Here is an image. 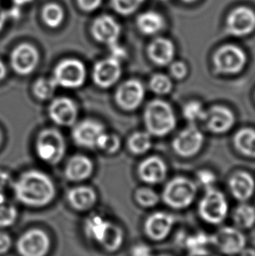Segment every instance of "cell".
Returning a JSON list of instances; mask_svg holds the SVG:
<instances>
[{
    "label": "cell",
    "instance_id": "obj_1",
    "mask_svg": "<svg viewBox=\"0 0 255 256\" xmlns=\"http://www.w3.org/2000/svg\"><path fill=\"white\" fill-rule=\"evenodd\" d=\"M14 188L18 200L35 208L49 204L56 194L54 184L50 176L35 170L23 173L14 183Z\"/></svg>",
    "mask_w": 255,
    "mask_h": 256
},
{
    "label": "cell",
    "instance_id": "obj_2",
    "mask_svg": "<svg viewBox=\"0 0 255 256\" xmlns=\"http://www.w3.org/2000/svg\"><path fill=\"white\" fill-rule=\"evenodd\" d=\"M144 124L150 135L164 136L176 126V116L172 107L162 100H153L145 108Z\"/></svg>",
    "mask_w": 255,
    "mask_h": 256
},
{
    "label": "cell",
    "instance_id": "obj_3",
    "mask_svg": "<svg viewBox=\"0 0 255 256\" xmlns=\"http://www.w3.org/2000/svg\"><path fill=\"white\" fill-rule=\"evenodd\" d=\"M35 149L42 161L49 164H57L65 155V139L58 130L45 128L36 139Z\"/></svg>",
    "mask_w": 255,
    "mask_h": 256
},
{
    "label": "cell",
    "instance_id": "obj_4",
    "mask_svg": "<svg viewBox=\"0 0 255 256\" xmlns=\"http://www.w3.org/2000/svg\"><path fill=\"white\" fill-rule=\"evenodd\" d=\"M196 194V186L193 181L178 176L166 184L162 192V200L170 208L183 209L192 203Z\"/></svg>",
    "mask_w": 255,
    "mask_h": 256
},
{
    "label": "cell",
    "instance_id": "obj_5",
    "mask_svg": "<svg viewBox=\"0 0 255 256\" xmlns=\"http://www.w3.org/2000/svg\"><path fill=\"white\" fill-rule=\"evenodd\" d=\"M228 203L224 194L214 188L206 190L198 204V212L204 222L218 225L228 217Z\"/></svg>",
    "mask_w": 255,
    "mask_h": 256
},
{
    "label": "cell",
    "instance_id": "obj_6",
    "mask_svg": "<svg viewBox=\"0 0 255 256\" xmlns=\"http://www.w3.org/2000/svg\"><path fill=\"white\" fill-rule=\"evenodd\" d=\"M214 63L218 73L235 74L245 68L246 54L238 46L228 44L220 46L214 54Z\"/></svg>",
    "mask_w": 255,
    "mask_h": 256
},
{
    "label": "cell",
    "instance_id": "obj_7",
    "mask_svg": "<svg viewBox=\"0 0 255 256\" xmlns=\"http://www.w3.org/2000/svg\"><path fill=\"white\" fill-rule=\"evenodd\" d=\"M86 68L80 60L65 59L56 66L54 80L58 86L66 88H78L86 80Z\"/></svg>",
    "mask_w": 255,
    "mask_h": 256
},
{
    "label": "cell",
    "instance_id": "obj_8",
    "mask_svg": "<svg viewBox=\"0 0 255 256\" xmlns=\"http://www.w3.org/2000/svg\"><path fill=\"white\" fill-rule=\"evenodd\" d=\"M210 244L223 254L236 256L245 248L246 239L238 228L224 226L210 236Z\"/></svg>",
    "mask_w": 255,
    "mask_h": 256
},
{
    "label": "cell",
    "instance_id": "obj_9",
    "mask_svg": "<svg viewBox=\"0 0 255 256\" xmlns=\"http://www.w3.org/2000/svg\"><path fill=\"white\" fill-rule=\"evenodd\" d=\"M226 31L234 37H246L255 31V12L248 6L232 10L226 20Z\"/></svg>",
    "mask_w": 255,
    "mask_h": 256
},
{
    "label": "cell",
    "instance_id": "obj_10",
    "mask_svg": "<svg viewBox=\"0 0 255 256\" xmlns=\"http://www.w3.org/2000/svg\"><path fill=\"white\" fill-rule=\"evenodd\" d=\"M10 60V66L18 74L28 76L38 66L40 54L34 46L22 43L12 50Z\"/></svg>",
    "mask_w": 255,
    "mask_h": 256
},
{
    "label": "cell",
    "instance_id": "obj_11",
    "mask_svg": "<svg viewBox=\"0 0 255 256\" xmlns=\"http://www.w3.org/2000/svg\"><path fill=\"white\" fill-rule=\"evenodd\" d=\"M203 144V134L194 125H190L180 132L172 142L174 152L183 158L195 156L200 152Z\"/></svg>",
    "mask_w": 255,
    "mask_h": 256
},
{
    "label": "cell",
    "instance_id": "obj_12",
    "mask_svg": "<svg viewBox=\"0 0 255 256\" xmlns=\"http://www.w3.org/2000/svg\"><path fill=\"white\" fill-rule=\"evenodd\" d=\"M90 31L97 42L110 46L118 43L122 29L121 26L114 17L104 14L93 21Z\"/></svg>",
    "mask_w": 255,
    "mask_h": 256
},
{
    "label": "cell",
    "instance_id": "obj_13",
    "mask_svg": "<svg viewBox=\"0 0 255 256\" xmlns=\"http://www.w3.org/2000/svg\"><path fill=\"white\" fill-rule=\"evenodd\" d=\"M145 90L140 80L130 79L122 84L116 92L118 106L127 111L136 110L144 99Z\"/></svg>",
    "mask_w": 255,
    "mask_h": 256
},
{
    "label": "cell",
    "instance_id": "obj_14",
    "mask_svg": "<svg viewBox=\"0 0 255 256\" xmlns=\"http://www.w3.org/2000/svg\"><path fill=\"white\" fill-rule=\"evenodd\" d=\"M202 121L206 128L215 134L229 132L235 124L234 112L224 106H214L206 110Z\"/></svg>",
    "mask_w": 255,
    "mask_h": 256
},
{
    "label": "cell",
    "instance_id": "obj_15",
    "mask_svg": "<svg viewBox=\"0 0 255 256\" xmlns=\"http://www.w3.org/2000/svg\"><path fill=\"white\" fill-rule=\"evenodd\" d=\"M93 80L97 86L108 88L113 86L122 76L121 63L114 57L100 60L93 68Z\"/></svg>",
    "mask_w": 255,
    "mask_h": 256
},
{
    "label": "cell",
    "instance_id": "obj_16",
    "mask_svg": "<svg viewBox=\"0 0 255 256\" xmlns=\"http://www.w3.org/2000/svg\"><path fill=\"white\" fill-rule=\"evenodd\" d=\"M48 248V237L40 229L26 232L18 242V250L22 256H44Z\"/></svg>",
    "mask_w": 255,
    "mask_h": 256
},
{
    "label": "cell",
    "instance_id": "obj_17",
    "mask_svg": "<svg viewBox=\"0 0 255 256\" xmlns=\"http://www.w3.org/2000/svg\"><path fill=\"white\" fill-rule=\"evenodd\" d=\"M49 116L56 124L69 127L76 124L78 108L76 102L68 97H58L48 108Z\"/></svg>",
    "mask_w": 255,
    "mask_h": 256
},
{
    "label": "cell",
    "instance_id": "obj_18",
    "mask_svg": "<svg viewBox=\"0 0 255 256\" xmlns=\"http://www.w3.org/2000/svg\"><path fill=\"white\" fill-rule=\"evenodd\" d=\"M104 132V126L99 122L84 120L74 126L72 136L76 144L92 149L96 147L97 142Z\"/></svg>",
    "mask_w": 255,
    "mask_h": 256
},
{
    "label": "cell",
    "instance_id": "obj_19",
    "mask_svg": "<svg viewBox=\"0 0 255 256\" xmlns=\"http://www.w3.org/2000/svg\"><path fill=\"white\" fill-rule=\"evenodd\" d=\"M175 222L176 218L172 214L158 212L146 220L145 232L150 239L160 242L169 236Z\"/></svg>",
    "mask_w": 255,
    "mask_h": 256
},
{
    "label": "cell",
    "instance_id": "obj_20",
    "mask_svg": "<svg viewBox=\"0 0 255 256\" xmlns=\"http://www.w3.org/2000/svg\"><path fill=\"white\" fill-rule=\"evenodd\" d=\"M175 45L169 38L158 37L154 38L147 49L148 58L158 66H164L172 62L175 57Z\"/></svg>",
    "mask_w": 255,
    "mask_h": 256
},
{
    "label": "cell",
    "instance_id": "obj_21",
    "mask_svg": "<svg viewBox=\"0 0 255 256\" xmlns=\"http://www.w3.org/2000/svg\"><path fill=\"white\" fill-rule=\"evenodd\" d=\"M166 162L158 156H150L145 158L138 167V174L144 182L156 184L162 182L167 175Z\"/></svg>",
    "mask_w": 255,
    "mask_h": 256
},
{
    "label": "cell",
    "instance_id": "obj_22",
    "mask_svg": "<svg viewBox=\"0 0 255 256\" xmlns=\"http://www.w3.org/2000/svg\"><path fill=\"white\" fill-rule=\"evenodd\" d=\"M229 187L235 198L246 201L252 197L254 192L255 181L250 173L240 170L231 176Z\"/></svg>",
    "mask_w": 255,
    "mask_h": 256
},
{
    "label": "cell",
    "instance_id": "obj_23",
    "mask_svg": "<svg viewBox=\"0 0 255 256\" xmlns=\"http://www.w3.org/2000/svg\"><path fill=\"white\" fill-rule=\"evenodd\" d=\"M93 169V163L88 156L76 155L68 160L66 166V178L74 182L83 181L91 176Z\"/></svg>",
    "mask_w": 255,
    "mask_h": 256
},
{
    "label": "cell",
    "instance_id": "obj_24",
    "mask_svg": "<svg viewBox=\"0 0 255 256\" xmlns=\"http://www.w3.org/2000/svg\"><path fill=\"white\" fill-rule=\"evenodd\" d=\"M136 24L142 34L153 36L158 34L166 26V20L162 14L155 10H147L139 14Z\"/></svg>",
    "mask_w": 255,
    "mask_h": 256
},
{
    "label": "cell",
    "instance_id": "obj_25",
    "mask_svg": "<svg viewBox=\"0 0 255 256\" xmlns=\"http://www.w3.org/2000/svg\"><path fill=\"white\" fill-rule=\"evenodd\" d=\"M68 200L72 208L79 211H85L96 204L97 195L90 187L77 186L68 190Z\"/></svg>",
    "mask_w": 255,
    "mask_h": 256
},
{
    "label": "cell",
    "instance_id": "obj_26",
    "mask_svg": "<svg viewBox=\"0 0 255 256\" xmlns=\"http://www.w3.org/2000/svg\"><path fill=\"white\" fill-rule=\"evenodd\" d=\"M236 149L243 155L255 158V130L244 128L240 130L234 138Z\"/></svg>",
    "mask_w": 255,
    "mask_h": 256
},
{
    "label": "cell",
    "instance_id": "obj_27",
    "mask_svg": "<svg viewBox=\"0 0 255 256\" xmlns=\"http://www.w3.org/2000/svg\"><path fill=\"white\" fill-rule=\"evenodd\" d=\"M122 240L124 234L122 229L110 222H108L99 242L100 245L104 246L106 250L114 251L121 246Z\"/></svg>",
    "mask_w": 255,
    "mask_h": 256
},
{
    "label": "cell",
    "instance_id": "obj_28",
    "mask_svg": "<svg viewBox=\"0 0 255 256\" xmlns=\"http://www.w3.org/2000/svg\"><path fill=\"white\" fill-rule=\"evenodd\" d=\"M42 18L43 23L49 28L56 29L62 24L64 20V10L59 4H46L42 8Z\"/></svg>",
    "mask_w": 255,
    "mask_h": 256
},
{
    "label": "cell",
    "instance_id": "obj_29",
    "mask_svg": "<svg viewBox=\"0 0 255 256\" xmlns=\"http://www.w3.org/2000/svg\"><path fill=\"white\" fill-rule=\"evenodd\" d=\"M232 218L238 229L251 228L255 225V208L248 204H240L234 212Z\"/></svg>",
    "mask_w": 255,
    "mask_h": 256
},
{
    "label": "cell",
    "instance_id": "obj_30",
    "mask_svg": "<svg viewBox=\"0 0 255 256\" xmlns=\"http://www.w3.org/2000/svg\"><path fill=\"white\" fill-rule=\"evenodd\" d=\"M152 135L148 132H134L128 140V146L131 152L142 155L152 148Z\"/></svg>",
    "mask_w": 255,
    "mask_h": 256
},
{
    "label": "cell",
    "instance_id": "obj_31",
    "mask_svg": "<svg viewBox=\"0 0 255 256\" xmlns=\"http://www.w3.org/2000/svg\"><path fill=\"white\" fill-rule=\"evenodd\" d=\"M58 85L56 84L54 78H38L35 82L32 88V91L35 96L40 100H49L54 96V94L56 92Z\"/></svg>",
    "mask_w": 255,
    "mask_h": 256
},
{
    "label": "cell",
    "instance_id": "obj_32",
    "mask_svg": "<svg viewBox=\"0 0 255 256\" xmlns=\"http://www.w3.org/2000/svg\"><path fill=\"white\" fill-rule=\"evenodd\" d=\"M107 223L108 220L102 218L99 215L91 216L86 220L85 224L86 236H88L90 239L94 240L96 242H99Z\"/></svg>",
    "mask_w": 255,
    "mask_h": 256
},
{
    "label": "cell",
    "instance_id": "obj_33",
    "mask_svg": "<svg viewBox=\"0 0 255 256\" xmlns=\"http://www.w3.org/2000/svg\"><path fill=\"white\" fill-rule=\"evenodd\" d=\"M182 245L186 246L189 252L196 250H207V246L210 244V236L204 232H196L193 236H184Z\"/></svg>",
    "mask_w": 255,
    "mask_h": 256
},
{
    "label": "cell",
    "instance_id": "obj_34",
    "mask_svg": "<svg viewBox=\"0 0 255 256\" xmlns=\"http://www.w3.org/2000/svg\"><path fill=\"white\" fill-rule=\"evenodd\" d=\"M113 10L122 16H130L144 4L145 0H110Z\"/></svg>",
    "mask_w": 255,
    "mask_h": 256
},
{
    "label": "cell",
    "instance_id": "obj_35",
    "mask_svg": "<svg viewBox=\"0 0 255 256\" xmlns=\"http://www.w3.org/2000/svg\"><path fill=\"white\" fill-rule=\"evenodd\" d=\"M150 88L154 93L158 94H166L172 90V80L166 74H156L150 80Z\"/></svg>",
    "mask_w": 255,
    "mask_h": 256
},
{
    "label": "cell",
    "instance_id": "obj_36",
    "mask_svg": "<svg viewBox=\"0 0 255 256\" xmlns=\"http://www.w3.org/2000/svg\"><path fill=\"white\" fill-rule=\"evenodd\" d=\"M120 146L121 140L118 136L114 134H106L104 132L98 140L96 147L105 152L113 154L118 152V150L120 149Z\"/></svg>",
    "mask_w": 255,
    "mask_h": 256
},
{
    "label": "cell",
    "instance_id": "obj_37",
    "mask_svg": "<svg viewBox=\"0 0 255 256\" xmlns=\"http://www.w3.org/2000/svg\"><path fill=\"white\" fill-rule=\"evenodd\" d=\"M136 200L144 208H152L158 203L159 197L155 190L144 187L136 190Z\"/></svg>",
    "mask_w": 255,
    "mask_h": 256
},
{
    "label": "cell",
    "instance_id": "obj_38",
    "mask_svg": "<svg viewBox=\"0 0 255 256\" xmlns=\"http://www.w3.org/2000/svg\"><path fill=\"white\" fill-rule=\"evenodd\" d=\"M204 112L202 104L198 100H190L183 108L184 116L190 122L202 121Z\"/></svg>",
    "mask_w": 255,
    "mask_h": 256
},
{
    "label": "cell",
    "instance_id": "obj_39",
    "mask_svg": "<svg viewBox=\"0 0 255 256\" xmlns=\"http://www.w3.org/2000/svg\"><path fill=\"white\" fill-rule=\"evenodd\" d=\"M17 218V210L12 204H0V226H9L12 225Z\"/></svg>",
    "mask_w": 255,
    "mask_h": 256
},
{
    "label": "cell",
    "instance_id": "obj_40",
    "mask_svg": "<svg viewBox=\"0 0 255 256\" xmlns=\"http://www.w3.org/2000/svg\"><path fill=\"white\" fill-rule=\"evenodd\" d=\"M196 176L200 184L206 190L214 188V184L216 182V176L214 172L209 170H201L198 172Z\"/></svg>",
    "mask_w": 255,
    "mask_h": 256
},
{
    "label": "cell",
    "instance_id": "obj_41",
    "mask_svg": "<svg viewBox=\"0 0 255 256\" xmlns=\"http://www.w3.org/2000/svg\"><path fill=\"white\" fill-rule=\"evenodd\" d=\"M170 74L176 80H182L188 74V68L183 62H175L172 63L170 68Z\"/></svg>",
    "mask_w": 255,
    "mask_h": 256
},
{
    "label": "cell",
    "instance_id": "obj_42",
    "mask_svg": "<svg viewBox=\"0 0 255 256\" xmlns=\"http://www.w3.org/2000/svg\"><path fill=\"white\" fill-rule=\"evenodd\" d=\"M76 3L80 10L86 14H90L100 8L102 0H76Z\"/></svg>",
    "mask_w": 255,
    "mask_h": 256
},
{
    "label": "cell",
    "instance_id": "obj_43",
    "mask_svg": "<svg viewBox=\"0 0 255 256\" xmlns=\"http://www.w3.org/2000/svg\"><path fill=\"white\" fill-rule=\"evenodd\" d=\"M132 256H153L152 250L150 246L144 245V244H139L133 248L132 250Z\"/></svg>",
    "mask_w": 255,
    "mask_h": 256
},
{
    "label": "cell",
    "instance_id": "obj_44",
    "mask_svg": "<svg viewBox=\"0 0 255 256\" xmlns=\"http://www.w3.org/2000/svg\"><path fill=\"white\" fill-rule=\"evenodd\" d=\"M12 240L4 232H0V254L6 253L10 248Z\"/></svg>",
    "mask_w": 255,
    "mask_h": 256
},
{
    "label": "cell",
    "instance_id": "obj_45",
    "mask_svg": "<svg viewBox=\"0 0 255 256\" xmlns=\"http://www.w3.org/2000/svg\"><path fill=\"white\" fill-rule=\"evenodd\" d=\"M110 48L112 54H113L112 57H114V59L118 60L119 62H121L122 59H124L125 57H126V51H125L124 49L122 48L121 46H119L118 43L110 46Z\"/></svg>",
    "mask_w": 255,
    "mask_h": 256
},
{
    "label": "cell",
    "instance_id": "obj_46",
    "mask_svg": "<svg viewBox=\"0 0 255 256\" xmlns=\"http://www.w3.org/2000/svg\"><path fill=\"white\" fill-rule=\"evenodd\" d=\"M187 256H217L214 254L210 253L208 250H196V251H192L189 252V254Z\"/></svg>",
    "mask_w": 255,
    "mask_h": 256
},
{
    "label": "cell",
    "instance_id": "obj_47",
    "mask_svg": "<svg viewBox=\"0 0 255 256\" xmlns=\"http://www.w3.org/2000/svg\"><path fill=\"white\" fill-rule=\"evenodd\" d=\"M8 18L9 17H8L7 10H4L3 8L0 7V31L3 29Z\"/></svg>",
    "mask_w": 255,
    "mask_h": 256
},
{
    "label": "cell",
    "instance_id": "obj_48",
    "mask_svg": "<svg viewBox=\"0 0 255 256\" xmlns=\"http://www.w3.org/2000/svg\"><path fill=\"white\" fill-rule=\"evenodd\" d=\"M8 180H9V176L7 175V173L0 172V189L6 184Z\"/></svg>",
    "mask_w": 255,
    "mask_h": 256
},
{
    "label": "cell",
    "instance_id": "obj_49",
    "mask_svg": "<svg viewBox=\"0 0 255 256\" xmlns=\"http://www.w3.org/2000/svg\"><path fill=\"white\" fill-rule=\"evenodd\" d=\"M240 256H255V250L254 248H245L240 252Z\"/></svg>",
    "mask_w": 255,
    "mask_h": 256
},
{
    "label": "cell",
    "instance_id": "obj_50",
    "mask_svg": "<svg viewBox=\"0 0 255 256\" xmlns=\"http://www.w3.org/2000/svg\"><path fill=\"white\" fill-rule=\"evenodd\" d=\"M12 3L14 4V6L21 7L26 6L28 4L32 3L34 0H12Z\"/></svg>",
    "mask_w": 255,
    "mask_h": 256
},
{
    "label": "cell",
    "instance_id": "obj_51",
    "mask_svg": "<svg viewBox=\"0 0 255 256\" xmlns=\"http://www.w3.org/2000/svg\"><path fill=\"white\" fill-rule=\"evenodd\" d=\"M6 76V68L4 66L3 62L0 60V80H3Z\"/></svg>",
    "mask_w": 255,
    "mask_h": 256
},
{
    "label": "cell",
    "instance_id": "obj_52",
    "mask_svg": "<svg viewBox=\"0 0 255 256\" xmlns=\"http://www.w3.org/2000/svg\"><path fill=\"white\" fill-rule=\"evenodd\" d=\"M4 203H6V198L4 196L3 194L0 192V204H4Z\"/></svg>",
    "mask_w": 255,
    "mask_h": 256
},
{
    "label": "cell",
    "instance_id": "obj_53",
    "mask_svg": "<svg viewBox=\"0 0 255 256\" xmlns=\"http://www.w3.org/2000/svg\"><path fill=\"white\" fill-rule=\"evenodd\" d=\"M181 1L186 4H193L195 3V2H196L198 0H181Z\"/></svg>",
    "mask_w": 255,
    "mask_h": 256
},
{
    "label": "cell",
    "instance_id": "obj_54",
    "mask_svg": "<svg viewBox=\"0 0 255 256\" xmlns=\"http://www.w3.org/2000/svg\"><path fill=\"white\" fill-rule=\"evenodd\" d=\"M1 141H2V134H1V132H0V144H1Z\"/></svg>",
    "mask_w": 255,
    "mask_h": 256
},
{
    "label": "cell",
    "instance_id": "obj_55",
    "mask_svg": "<svg viewBox=\"0 0 255 256\" xmlns=\"http://www.w3.org/2000/svg\"><path fill=\"white\" fill-rule=\"evenodd\" d=\"M167 256V254H159V256Z\"/></svg>",
    "mask_w": 255,
    "mask_h": 256
}]
</instances>
